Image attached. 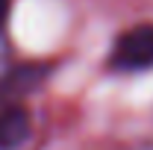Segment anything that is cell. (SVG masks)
<instances>
[{
  "instance_id": "obj_1",
  "label": "cell",
  "mask_w": 153,
  "mask_h": 150,
  "mask_svg": "<svg viewBox=\"0 0 153 150\" xmlns=\"http://www.w3.org/2000/svg\"><path fill=\"white\" fill-rule=\"evenodd\" d=\"M109 65L115 71H144V68H153V24H138L133 30H127L115 41Z\"/></svg>"
},
{
  "instance_id": "obj_2",
  "label": "cell",
  "mask_w": 153,
  "mask_h": 150,
  "mask_svg": "<svg viewBox=\"0 0 153 150\" xmlns=\"http://www.w3.org/2000/svg\"><path fill=\"white\" fill-rule=\"evenodd\" d=\"M30 135V115L21 106H9L0 112V150H15Z\"/></svg>"
}]
</instances>
